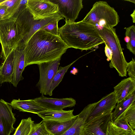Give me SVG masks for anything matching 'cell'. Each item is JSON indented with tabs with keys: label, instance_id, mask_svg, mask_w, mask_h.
Listing matches in <instances>:
<instances>
[{
	"label": "cell",
	"instance_id": "7a4b0ae2",
	"mask_svg": "<svg viewBox=\"0 0 135 135\" xmlns=\"http://www.w3.org/2000/svg\"><path fill=\"white\" fill-rule=\"evenodd\" d=\"M59 28V35L69 48L87 50L104 43L95 27L82 21L65 20Z\"/></svg>",
	"mask_w": 135,
	"mask_h": 135
},
{
	"label": "cell",
	"instance_id": "8d00e7d4",
	"mask_svg": "<svg viewBox=\"0 0 135 135\" xmlns=\"http://www.w3.org/2000/svg\"><path fill=\"white\" fill-rule=\"evenodd\" d=\"M124 40L127 43H128L129 40V37L127 36H126L124 38Z\"/></svg>",
	"mask_w": 135,
	"mask_h": 135
},
{
	"label": "cell",
	"instance_id": "6da1fadb",
	"mask_svg": "<svg viewBox=\"0 0 135 135\" xmlns=\"http://www.w3.org/2000/svg\"><path fill=\"white\" fill-rule=\"evenodd\" d=\"M69 48L59 35L39 30L24 46L25 67L61 58Z\"/></svg>",
	"mask_w": 135,
	"mask_h": 135
},
{
	"label": "cell",
	"instance_id": "f35d334b",
	"mask_svg": "<svg viewBox=\"0 0 135 135\" xmlns=\"http://www.w3.org/2000/svg\"><path fill=\"white\" fill-rule=\"evenodd\" d=\"M50 135H52V134H51Z\"/></svg>",
	"mask_w": 135,
	"mask_h": 135
},
{
	"label": "cell",
	"instance_id": "836d02e7",
	"mask_svg": "<svg viewBox=\"0 0 135 135\" xmlns=\"http://www.w3.org/2000/svg\"><path fill=\"white\" fill-rule=\"evenodd\" d=\"M105 55L107 58V60L109 61L111 60L112 55V52L111 49L106 45H105Z\"/></svg>",
	"mask_w": 135,
	"mask_h": 135
},
{
	"label": "cell",
	"instance_id": "5b68a950",
	"mask_svg": "<svg viewBox=\"0 0 135 135\" xmlns=\"http://www.w3.org/2000/svg\"><path fill=\"white\" fill-rule=\"evenodd\" d=\"M99 33L106 45L111 50L112 55L109 66L114 68L119 75L127 76V62L124 56L119 40L114 28L103 27L98 30Z\"/></svg>",
	"mask_w": 135,
	"mask_h": 135
},
{
	"label": "cell",
	"instance_id": "4dcf8cb0",
	"mask_svg": "<svg viewBox=\"0 0 135 135\" xmlns=\"http://www.w3.org/2000/svg\"><path fill=\"white\" fill-rule=\"evenodd\" d=\"M127 71L129 77L135 81V60L132 58L130 62L127 63Z\"/></svg>",
	"mask_w": 135,
	"mask_h": 135
},
{
	"label": "cell",
	"instance_id": "277c9868",
	"mask_svg": "<svg viewBox=\"0 0 135 135\" xmlns=\"http://www.w3.org/2000/svg\"><path fill=\"white\" fill-rule=\"evenodd\" d=\"M117 12L107 2L99 1L95 2L82 21L91 24L98 30L103 27L113 28L119 21Z\"/></svg>",
	"mask_w": 135,
	"mask_h": 135
},
{
	"label": "cell",
	"instance_id": "f546056e",
	"mask_svg": "<svg viewBox=\"0 0 135 135\" xmlns=\"http://www.w3.org/2000/svg\"><path fill=\"white\" fill-rule=\"evenodd\" d=\"M59 21L57 20L51 22L43 27L41 30L54 35H58V22Z\"/></svg>",
	"mask_w": 135,
	"mask_h": 135
},
{
	"label": "cell",
	"instance_id": "ac0fdd59",
	"mask_svg": "<svg viewBox=\"0 0 135 135\" xmlns=\"http://www.w3.org/2000/svg\"><path fill=\"white\" fill-rule=\"evenodd\" d=\"M74 109L69 110H46L38 113L43 120L63 122L73 119L76 116L73 114Z\"/></svg>",
	"mask_w": 135,
	"mask_h": 135
},
{
	"label": "cell",
	"instance_id": "44dd1931",
	"mask_svg": "<svg viewBox=\"0 0 135 135\" xmlns=\"http://www.w3.org/2000/svg\"><path fill=\"white\" fill-rule=\"evenodd\" d=\"M135 101V91L129 97L117 103L115 110L112 112V120L114 122L123 114L127 108Z\"/></svg>",
	"mask_w": 135,
	"mask_h": 135
},
{
	"label": "cell",
	"instance_id": "d590c367",
	"mask_svg": "<svg viewBox=\"0 0 135 135\" xmlns=\"http://www.w3.org/2000/svg\"><path fill=\"white\" fill-rule=\"evenodd\" d=\"M78 71L77 69L75 68L74 69H73V70L70 71V73H71L73 72L74 71L73 74L75 75L76 74V73H78Z\"/></svg>",
	"mask_w": 135,
	"mask_h": 135
},
{
	"label": "cell",
	"instance_id": "ffe728a7",
	"mask_svg": "<svg viewBox=\"0 0 135 135\" xmlns=\"http://www.w3.org/2000/svg\"><path fill=\"white\" fill-rule=\"evenodd\" d=\"M14 71L13 50L7 56L0 66V84L11 83Z\"/></svg>",
	"mask_w": 135,
	"mask_h": 135
},
{
	"label": "cell",
	"instance_id": "ba28073f",
	"mask_svg": "<svg viewBox=\"0 0 135 135\" xmlns=\"http://www.w3.org/2000/svg\"><path fill=\"white\" fill-rule=\"evenodd\" d=\"M112 112L87 119L83 126L81 135H107L108 124L112 120Z\"/></svg>",
	"mask_w": 135,
	"mask_h": 135
},
{
	"label": "cell",
	"instance_id": "603a6c76",
	"mask_svg": "<svg viewBox=\"0 0 135 135\" xmlns=\"http://www.w3.org/2000/svg\"><path fill=\"white\" fill-rule=\"evenodd\" d=\"M34 124L30 117L22 119L12 135H28Z\"/></svg>",
	"mask_w": 135,
	"mask_h": 135
},
{
	"label": "cell",
	"instance_id": "3957f363",
	"mask_svg": "<svg viewBox=\"0 0 135 135\" xmlns=\"http://www.w3.org/2000/svg\"><path fill=\"white\" fill-rule=\"evenodd\" d=\"M64 18L58 12L42 19H34L27 7L16 18V22L20 37L18 46H23L27 42L33 35L37 31L41 30L48 24Z\"/></svg>",
	"mask_w": 135,
	"mask_h": 135
},
{
	"label": "cell",
	"instance_id": "d6a6232c",
	"mask_svg": "<svg viewBox=\"0 0 135 135\" xmlns=\"http://www.w3.org/2000/svg\"><path fill=\"white\" fill-rule=\"evenodd\" d=\"M17 1L18 0H0V6H6L9 11Z\"/></svg>",
	"mask_w": 135,
	"mask_h": 135
},
{
	"label": "cell",
	"instance_id": "7402d4cb",
	"mask_svg": "<svg viewBox=\"0 0 135 135\" xmlns=\"http://www.w3.org/2000/svg\"><path fill=\"white\" fill-rule=\"evenodd\" d=\"M77 60L74 61L70 64L64 67L60 66L55 75L51 83L47 95L51 96L52 95V92L61 81L64 76L67 72L69 69Z\"/></svg>",
	"mask_w": 135,
	"mask_h": 135
},
{
	"label": "cell",
	"instance_id": "30bf717a",
	"mask_svg": "<svg viewBox=\"0 0 135 135\" xmlns=\"http://www.w3.org/2000/svg\"><path fill=\"white\" fill-rule=\"evenodd\" d=\"M56 4L58 13L65 20L75 22L83 8L82 0H50Z\"/></svg>",
	"mask_w": 135,
	"mask_h": 135
},
{
	"label": "cell",
	"instance_id": "d6986e66",
	"mask_svg": "<svg viewBox=\"0 0 135 135\" xmlns=\"http://www.w3.org/2000/svg\"><path fill=\"white\" fill-rule=\"evenodd\" d=\"M78 117L66 121L58 122L52 120L42 121L46 128L53 135H61L64 133L73 124Z\"/></svg>",
	"mask_w": 135,
	"mask_h": 135
},
{
	"label": "cell",
	"instance_id": "e575fe53",
	"mask_svg": "<svg viewBox=\"0 0 135 135\" xmlns=\"http://www.w3.org/2000/svg\"><path fill=\"white\" fill-rule=\"evenodd\" d=\"M131 16L133 22V23H135V10L134 9L133 13L131 15Z\"/></svg>",
	"mask_w": 135,
	"mask_h": 135
},
{
	"label": "cell",
	"instance_id": "8fae6325",
	"mask_svg": "<svg viewBox=\"0 0 135 135\" xmlns=\"http://www.w3.org/2000/svg\"><path fill=\"white\" fill-rule=\"evenodd\" d=\"M12 109L9 103L0 100V135H10L16 129L13 127L16 119Z\"/></svg>",
	"mask_w": 135,
	"mask_h": 135
},
{
	"label": "cell",
	"instance_id": "cb8c5ba5",
	"mask_svg": "<svg viewBox=\"0 0 135 135\" xmlns=\"http://www.w3.org/2000/svg\"><path fill=\"white\" fill-rule=\"evenodd\" d=\"M107 135H135V133H132L124 130L110 121L108 124L106 132Z\"/></svg>",
	"mask_w": 135,
	"mask_h": 135
},
{
	"label": "cell",
	"instance_id": "2e32d148",
	"mask_svg": "<svg viewBox=\"0 0 135 135\" xmlns=\"http://www.w3.org/2000/svg\"><path fill=\"white\" fill-rule=\"evenodd\" d=\"M113 91L119 103L129 97L135 91V81L129 77L121 81L114 88Z\"/></svg>",
	"mask_w": 135,
	"mask_h": 135
},
{
	"label": "cell",
	"instance_id": "d4e9b609",
	"mask_svg": "<svg viewBox=\"0 0 135 135\" xmlns=\"http://www.w3.org/2000/svg\"><path fill=\"white\" fill-rule=\"evenodd\" d=\"M126 36H128L129 42L127 43V48L133 54H135V26L132 25L126 28Z\"/></svg>",
	"mask_w": 135,
	"mask_h": 135
},
{
	"label": "cell",
	"instance_id": "4316f807",
	"mask_svg": "<svg viewBox=\"0 0 135 135\" xmlns=\"http://www.w3.org/2000/svg\"><path fill=\"white\" fill-rule=\"evenodd\" d=\"M122 115L124 116L130 126L133 129H135V101L133 102L127 108Z\"/></svg>",
	"mask_w": 135,
	"mask_h": 135
},
{
	"label": "cell",
	"instance_id": "4fadbf2b",
	"mask_svg": "<svg viewBox=\"0 0 135 135\" xmlns=\"http://www.w3.org/2000/svg\"><path fill=\"white\" fill-rule=\"evenodd\" d=\"M117 103V99L113 91L104 97L97 102L87 119L112 112Z\"/></svg>",
	"mask_w": 135,
	"mask_h": 135
},
{
	"label": "cell",
	"instance_id": "484cf974",
	"mask_svg": "<svg viewBox=\"0 0 135 135\" xmlns=\"http://www.w3.org/2000/svg\"><path fill=\"white\" fill-rule=\"evenodd\" d=\"M28 0H18L14 6L9 11L10 18H16L26 8Z\"/></svg>",
	"mask_w": 135,
	"mask_h": 135
},
{
	"label": "cell",
	"instance_id": "8992f818",
	"mask_svg": "<svg viewBox=\"0 0 135 135\" xmlns=\"http://www.w3.org/2000/svg\"><path fill=\"white\" fill-rule=\"evenodd\" d=\"M20 41L16 18L0 21V43L2 48L0 58L4 60L18 46Z\"/></svg>",
	"mask_w": 135,
	"mask_h": 135
},
{
	"label": "cell",
	"instance_id": "5bb4252c",
	"mask_svg": "<svg viewBox=\"0 0 135 135\" xmlns=\"http://www.w3.org/2000/svg\"><path fill=\"white\" fill-rule=\"evenodd\" d=\"M24 46H18L13 50L14 71L11 83L15 87L23 79L22 74L25 68Z\"/></svg>",
	"mask_w": 135,
	"mask_h": 135
},
{
	"label": "cell",
	"instance_id": "1f68e13d",
	"mask_svg": "<svg viewBox=\"0 0 135 135\" xmlns=\"http://www.w3.org/2000/svg\"><path fill=\"white\" fill-rule=\"evenodd\" d=\"M9 18L10 16L7 7L5 6H0V21Z\"/></svg>",
	"mask_w": 135,
	"mask_h": 135
},
{
	"label": "cell",
	"instance_id": "9c48e42d",
	"mask_svg": "<svg viewBox=\"0 0 135 135\" xmlns=\"http://www.w3.org/2000/svg\"><path fill=\"white\" fill-rule=\"evenodd\" d=\"M27 6L35 20L42 19L58 12L57 5L50 0H28Z\"/></svg>",
	"mask_w": 135,
	"mask_h": 135
},
{
	"label": "cell",
	"instance_id": "f1b7e54d",
	"mask_svg": "<svg viewBox=\"0 0 135 135\" xmlns=\"http://www.w3.org/2000/svg\"><path fill=\"white\" fill-rule=\"evenodd\" d=\"M114 123L117 126L125 130L132 133H135L133 129L129 124L127 119L123 115H122Z\"/></svg>",
	"mask_w": 135,
	"mask_h": 135
},
{
	"label": "cell",
	"instance_id": "74e56055",
	"mask_svg": "<svg viewBox=\"0 0 135 135\" xmlns=\"http://www.w3.org/2000/svg\"><path fill=\"white\" fill-rule=\"evenodd\" d=\"M126 1H130V2H131L132 3H135V1L134 0H126Z\"/></svg>",
	"mask_w": 135,
	"mask_h": 135
},
{
	"label": "cell",
	"instance_id": "e0dca14e",
	"mask_svg": "<svg viewBox=\"0 0 135 135\" xmlns=\"http://www.w3.org/2000/svg\"><path fill=\"white\" fill-rule=\"evenodd\" d=\"M9 104L14 109L23 112L37 114L47 110L35 102L33 99L25 100L13 99Z\"/></svg>",
	"mask_w": 135,
	"mask_h": 135
},
{
	"label": "cell",
	"instance_id": "7c38bea8",
	"mask_svg": "<svg viewBox=\"0 0 135 135\" xmlns=\"http://www.w3.org/2000/svg\"><path fill=\"white\" fill-rule=\"evenodd\" d=\"M36 102L48 110H62L74 107L76 100L72 98H49L42 95L33 99Z\"/></svg>",
	"mask_w": 135,
	"mask_h": 135
},
{
	"label": "cell",
	"instance_id": "9a60e30c",
	"mask_svg": "<svg viewBox=\"0 0 135 135\" xmlns=\"http://www.w3.org/2000/svg\"><path fill=\"white\" fill-rule=\"evenodd\" d=\"M97 103V102L90 104L86 106L77 115V118L72 125L61 135H81L84 123Z\"/></svg>",
	"mask_w": 135,
	"mask_h": 135
},
{
	"label": "cell",
	"instance_id": "52a82bcc",
	"mask_svg": "<svg viewBox=\"0 0 135 135\" xmlns=\"http://www.w3.org/2000/svg\"><path fill=\"white\" fill-rule=\"evenodd\" d=\"M61 59L37 65L40 78L36 86L42 95H47L52 81L58 70Z\"/></svg>",
	"mask_w": 135,
	"mask_h": 135
},
{
	"label": "cell",
	"instance_id": "83f0119b",
	"mask_svg": "<svg viewBox=\"0 0 135 135\" xmlns=\"http://www.w3.org/2000/svg\"><path fill=\"white\" fill-rule=\"evenodd\" d=\"M47 130L42 121L40 123L34 124L28 135H50Z\"/></svg>",
	"mask_w": 135,
	"mask_h": 135
}]
</instances>
